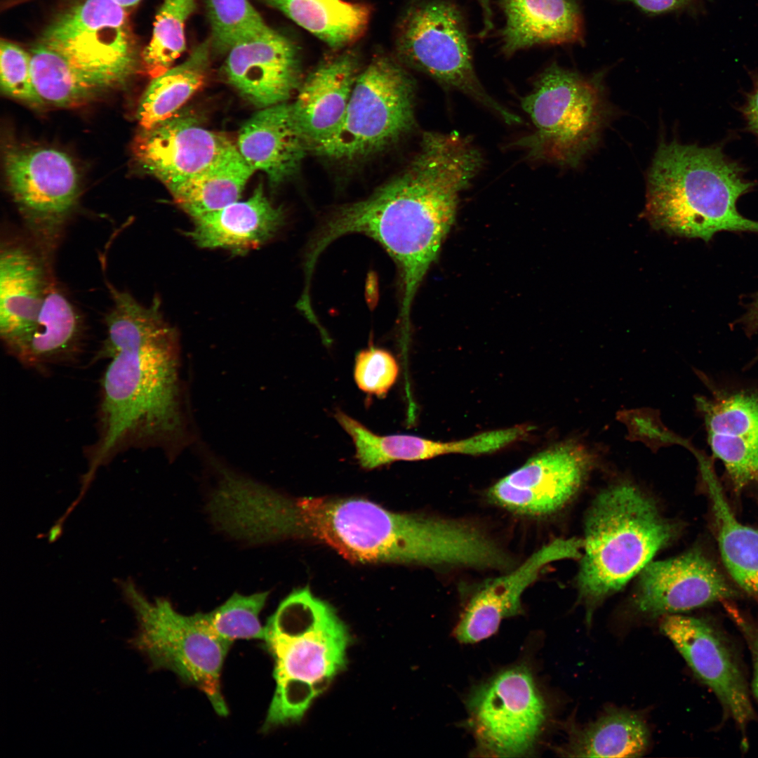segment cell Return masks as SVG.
Segmentation results:
<instances>
[{
	"label": "cell",
	"instance_id": "obj_1",
	"mask_svg": "<svg viewBox=\"0 0 758 758\" xmlns=\"http://www.w3.org/2000/svg\"><path fill=\"white\" fill-rule=\"evenodd\" d=\"M482 165V154L470 138L424 133L419 150L400 174L322 221L309 241L305 262L315 267L328 246L348 234L378 242L399 272V316L402 336L408 338L418 289L454 223L460 193Z\"/></svg>",
	"mask_w": 758,
	"mask_h": 758
},
{
	"label": "cell",
	"instance_id": "obj_2",
	"mask_svg": "<svg viewBox=\"0 0 758 758\" xmlns=\"http://www.w3.org/2000/svg\"><path fill=\"white\" fill-rule=\"evenodd\" d=\"M110 294L112 308L96 357L108 364L100 380L97 438L86 450L88 484L117 455L164 446L180 427L176 338L159 302L145 307L115 288Z\"/></svg>",
	"mask_w": 758,
	"mask_h": 758
},
{
	"label": "cell",
	"instance_id": "obj_3",
	"mask_svg": "<svg viewBox=\"0 0 758 758\" xmlns=\"http://www.w3.org/2000/svg\"><path fill=\"white\" fill-rule=\"evenodd\" d=\"M286 538L307 537L345 558L479 569L490 554L488 535L471 524L390 512L361 498H289Z\"/></svg>",
	"mask_w": 758,
	"mask_h": 758
},
{
	"label": "cell",
	"instance_id": "obj_4",
	"mask_svg": "<svg viewBox=\"0 0 758 758\" xmlns=\"http://www.w3.org/2000/svg\"><path fill=\"white\" fill-rule=\"evenodd\" d=\"M753 184L719 147L660 145L649 174L645 214L658 229L709 241L719 232L758 233L738 199Z\"/></svg>",
	"mask_w": 758,
	"mask_h": 758
},
{
	"label": "cell",
	"instance_id": "obj_5",
	"mask_svg": "<svg viewBox=\"0 0 758 758\" xmlns=\"http://www.w3.org/2000/svg\"><path fill=\"white\" fill-rule=\"evenodd\" d=\"M584 554L577 578L579 594L591 609L641 572L675 537V524L627 483L602 491L585 520Z\"/></svg>",
	"mask_w": 758,
	"mask_h": 758
},
{
	"label": "cell",
	"instance_id": "obj_6",
	"mask_svg": "<svg viewBox=\"0 0 758 758\" xmlns=\"http://www.w3.org/2000/svg\"><path fill=\"white\" fill-rule=\"evenodd\" d=\"M533 131L517 147L528 159L575 167L598 141L606 118L601 85L553 65L522 98Z\"/></svg>",
	"mask_w": 758,
	"mask_h": 758
},
{
	"label": "cell",
	"instance_id": "obj_7",
	"mask_svg": "<svg viewBox=\"0 0 758 758\" xmlns=\"http://www.w3.org/2000/svg\"><path fill=\"white\" fill-rule=\"evenodd\" d=\"M121 588L138 622L130 645L146 657L152 670L173 672L202 691L219 715L226 716L220 675L231 644L208 630L199 613L182 615L164 598L151 603L130 582Z\"/></svg>",
	"mask_w": 758,
	"mask_h": 758
},
{
	"label": "cell",
	"instance_id": "obj_8",
	"mask_svg": "<svg viewBox=\"0 0 758 758\" xmlns=\"http://www.w3.org/2000/svg\"><path fill=\"white\" fill-rule=\"evenodd\" d=\"M414 82L387 56L375 57L358 74L338 128L311 149L340 161L359 160L399 140L414 126Z\"/></svg>",
	"mask_w": 758,
	"mask_h": 758
},
{
	"label": "cell",
	"instance_id": "obj_9",
	"mask_svg": "<svg viewBox=\"0 0 758 758\" xmlns=\"http://www.w3.org/2000/svg\"><path fill=\"white\" fill-rule=\"evenodd\" d=\"M397 46L406 63L470 96L507 124L521 123L479 82L463 19L451 2L432 0L411 9L399 29Z\"/></svg>",
	"mask_w": 758,
	"mask_h": 758
},
{
	"label": "cell",
	"instance_id": "obj_10",
	"mask_svg": "<svg viewBox=\"0 0 758 758\" xmlns=\"http://www.w3.org/2000/svg\"><path fill=\"white\" fill-rule=\"evenodd\" d=\"M8 192L40 248L53 249L80 192L72 158L54 147L11 142L4 151Z\"/></svg>",
	"mask_w": 758,
	"mask_h": 758
},
{
	"label": "cell",
	"instance_id": "obj_11",
	"mask_svg": "<svg viewBox=\"0 0 758 758\" xmlns=\"http://www.w3.org/2000/svg\"><path fill=\"white\" fill-rule=\"evenodd\" d=\"M41 42L109 88L135 70L136 56L124 8L114 0H83L60 13Z\"/></svg>",
	"mask_w": 758,
	"mask_h": 758
},
{
	"label": "cell",
	"instance_id": "obj_12",
	"mask_svg": "<svg viewBox=\"0 0 758 758\" xmlns=\"http://www.w3.org/2000/svg\"><path fill=\"white\" fill-rule=\"evenodd\" d=\"M466 705L477 752L486 756L531 752L546 719L545 701L524 665L505 669L477 686Z\"/></svg>",
	"mask_w": 758,
	"mask_h": 758
},
{
	"label": "cell",
	"instance_id": "obj_13",
	"mask_svg": "<svg viewBox=\"0 0 758 758\" xmlns=\"http://www.w3.org/2000/svg\"><path fill=\"white\" fill-rule=\"evenodd\" d=\"M581 440L554 444L493 484L488 492L497 505L516 514L545 516L563 507L578 492L596 462Z\"/></svg>",
	"mask_w": 758,
	"mask_h": 758
},
{
	"label": "cell",
	"instance_id": "obj_14",
	"mask_svg": "<svg viewBox=\"0 0 758 758\" xmlns=\"http://www.w3.org/2000/svg\"><path fill=\"white\" fill-rule=\"evenodd\" d=\"M660 628L725 712L745 730L755 712L740 662L724 634L705 620L677 613L665 615Z\"/></svg>",
	"mask_w": 758,
	"mask_h": 758
},
{
	"label": "cell",
	"instance_id": "obj_15",
	"mask_svg": "<svg viewBox=\"0 0 758 758\" xmlns=\"http://www.w3.org/2000/svg\"><path fill=\"white\" fill-rule=\"evenodd\" d=\"M736 595L714 564L694 548L641 571L633 596L635 609L656 616L699 608Z\"/></svg>",
	"mask_w": 758,
	"mask_h": 758
},
{
	"label": "cell",
	"instance_id": "obj_16",
	"mask_svg": "<svg viewBox=\"0 0 758 758\" xmlns=\"http://www.w3.org/2000/svg\"><path fill=\"white\" fill-rule=\"evenodd\" d=\"M233 143L202 126L191 115L176 113L142 129L134 143L135 157L147 172L172 191L214 162Z\"/></svg>",
	"mask_w": 758,
	"mask_h": 758
},
{
	"label": "cell",
	"instance_id": "obj_17",
	"mask_svg": "<svg viewBox=\"0 0 758 758\" xmlns=\"http://www.w3.org/2000/svg\"><path fill=\"white\" fill-rule=\"evenodd\" d=\"M226 54L223 66L226 79L244 98L261 109L286 102L299 85L298 47L270 27L239 41Z\"/></svg>",
	"mask_w": 758,
	"mask_h": 758
},
{
	"label": "cell",
	"instance_id": "obj_18",
	"mask_svg": "<svg viewBox=\"0 0 758 758\" xmlns=\"http://www.w3.org/2000/svg\"><path fill=\"white\" fill-rule=\"evenodd\" d=\"M583 539H555L533 552L520 566L479 590L468 602L454 634L463 644H474L493 635L501 621L521 612L525 590L549 564L581 557Z\"/></svg>",
	"mask_w": 758,
	"mask_h": 758
},
{
	"label": "cell",
	"instance_id": "obj_19",
	"mask_svg": "<svg viewBox=\"0 0 758 758\" xmlns=\"http://www.w3.org/2000/svg\"><path fill=\"white\" fill-rule=\"evenodd\" d=\"M714 455L736 491L758 481V396L751 393L698 399Z\"/></svg>",
	"mask_w": 758,
	"mask_h": 758
},
{
	"label": "cell",
	"instance_id": "obj_20",
	"mask_svg": "<svg viewBox=\"0 0 758 758\" xmlns=\"http://www.w3.org/2000/svg\"><path fill=\"white\" fill-rule=\"evenodd\" d=\"M39 255L20 243L6 242L0 254V334L14 357L36 321L49 285Z\"/></svg>",
	"mask_w": 758,
	"mask_h": 758
},
{
	"label": "cell",
	"instance_id": "obj_21",
	"mask_svg": "<svg viewBox=\"0 0 758 758\" xmlns=\"http://www.w3.org/2000/svg\"><path fill=\"white\" fill-rule=\"evenodd\" d=\"M265 647L272 656L275 682L300 679L312 683L321 693L345 668L350 641L339 618L325 627L307 633L265 629Z\"/></svg>",
	"mask_w": 758,
	"mask_h": 758
},
{
	"label": "cell",
	"instance_id": "obj_22",
	"mask_svg": "<svg viewBox=\"0 0 758 758\" xmlns=\"http://www.w3.org/2000/svg\"><path fill=\"white\" fill-rule=\"evenodd\" d=\"M358 70V56L347 51L319 63L304 81L291 107L296 126L310 149L340 126Z\"/></svg>",
	"mask_w": 758,
	"mask_h": 758
},
{
	"label": "cell",
	"instance_id": "obj_23",
	"mask_svg": "<svg viewBox=\"0 0 758 758\" xmlns=\"http://www.w3.org/2000/svg\"><path fill=\"white\" fill-rule=\"evenodd\" d=\"M237 147L254 169L279 185L296 172L309 146L295 122L291 104L262 108L241 128Z\"/></svg>",
	"mask_w": 758,
	"mask_h": 758
},
{
	"label": "cell",
	"instance_id": "obj_24",
	"mask_svg": "<svg viewBox=\"0 0 758 758\" xmlns=\"http://www.w3.org/2000/svg\"><path fill=\"white\" fill-rule=\"evenodd\" d=\"M193 220L189 236L197 245L243 253L270 240L282 225L284 215L281 208L270 202L260 184L248 199L237 201Z\"/></svg>",
	"mask_w": 758,
	"mask_h": 758
},
{
	"label": "cell",
	"instance_id": "obj_25",
	"mask_svg": "<svg viewBox=\"0 0 758 758\" xmlns=\"http://www.w3.org/2000/svg\"><path fill=\"white\" fill-rule=\"evenodd\" d=\"M505 16L502 49L510 55L538 44H560L583 39L582 20L571 0H500Z\"/></svg>",
	"mask_w": 758,
	"mask_h": 758
},
{
	"label": "cell",
	"instance_id": "obj_26",
	"mask_svg": "<svg viewBox=\"0 0 758 758\" xmlns=\"http://www.w3.org/2000/svg\"><path fill=\"white\" fill-rule=\"evenodd\" d=\"M82 335L79 316L67 297L49 283L34 325L15 357L22 365L44 370L72 361Z\"/></svg>",
	"mask_w": 758,
	"mask_h": 758
},
{
	"label": "cell",
	"instance_id": "obj_27",
	"mask_svg": "<svg viewBox=\"0 0 758 758\" xmlns=\"http://www.w3.org/2000/svg\"><path fill=\"white\" fill-rule=\"evenodd\" d=\"M700 468L712 502L723 561L738 585L758 598V529L737 520L708 463L700 462Z\"/></svg>",
	"mask_w": 758,
	"mask_h": 758
},
{
	"label": "cell",
	"instance_id": "obj_28",
	"mask_svg": "<svg viewBox=\"0 0 758 758\" xmlns=\"http://www.w3.org/2000/svg\"><path fill=\"white\" fill-rule=\"evenodd\" d=\"M335 49L357 40L369 22L368 6L345 0H260Z\"/></svg>",
	"mask_w": 758,
	"mask_h": 758
},
{
	"label": "cell",
	"instance_id": "obj_29",
	"mask_svg": "<svg viewBox=\"0 0 758 758\" xmlns=\"http://www.w3.org/2000/svg\"><path fill=\"white\" fill-rule=\"evenodd\" d=\"M254 171L233 144L204 171L170 192L193 218L238 201Z\"/></svg>",
	"mask_w": 758,
	"mask_h": 758
},
{
	"label": "cell",
	"instance_id": "obj_30",
	"mask_svg": "<svg viewBox=\"0 0 758 758\" xmlns=\"http://www.w3.org/2000/svg\"><path fill=\"white\" fill-rule=\"evenodd\" d=\"M210 38L194 48L185 60L152 78L138 105L136 118L142 129L173 117L204 84L209 67Z\"/></svg>",
	"mask_w": 758,
	"mask_h": 758
},
{
	"label": "cell",
	"instance_id": "obj_31",
	"mask_svg": "<svg viewBox=\"0 0 758 758\" xmlns=\"http://www.w3.org/2000/svg\"><path fill=\"white\" fill-rule=\"evenodd\" d=\"M29 53L33 81L46 105L61 108L79 107L109 89L41 41Z\"/></svg>",
	"mask_w": 758,
	"mask_h": 758
},
{
	"label": "cell",
	"instance_id": "obj_32",
	"mask_svg": "<svg viewBox=\"0 0 758 758\" xmlns=\"http://www.w3.org/2000/svg\"><path fill=\"white\" fill-rule=\"evenodd\" d=\"M644 724L625 712L607 714L576 736L567 751L575 757H636L648 745Z\"/></svg>",
	"mask_w": 758,
	"mask_h": 758
},
{
	"label": "cell",
	"instance_id": "obj_33",
	"mask_svg": "<svg viewBox=\"0 0 758 758\" xmlns=\"http://www.w3.org/2000/svg\"><path fill=\"white\" fill-rule=\"evenodd\" d=\"M334 415L351 437L355 458L364 469H374L397 460H425V438L408 434L380 436L340 410Z\"/></svg>",
	"mask_w": 758,
	"mask_h": 758
},
{
	"label": "cell",
	"instance_id": "obj_34",
	"mask_svg": "<svg viewBox=\"0 0 758 758\" xmlns=\"http://www.w3.org/2000/svg\"><path fill=\"white\" fill-rule=\"evenodd\" d=\"M196 6L197 0H163L151 40L142 52L144 67L152 79L171 68L185 51V24Z\"/></svg>",
	"mask_w": 758,
	"mask_h": 758
},
{
	"label": "cell",
	"instance_id": "obj_35",
	"mask_svg": "<svg viewBox=\"0 0 758 758\" xmlns=\"http://www.w3.org/2000/svg\"><path fill=\"white\" fill-rule=\"evenodd\" d=\"M268 594L269 592L251 595L235 592L213 611L199 615L208 630L231 644L239 639H263L265 628L260 622L259 614Z\"/></svg>",
	"mask_w": 758,
	"mask_h": 758
},
{
	"label": "cell",
	"instance_id": "obj_36",
	"mask_svg": "<svg viewBox=\"0 0 758 758\" xmlns=\"http://www.w3.org/2000/svg\"><path fill=\"white\" fill-rule=\"evenodd\" d=\"M212 50L226 54L239 41L268 26L248 0H206Z\"/></svg>",
	"mask_w": 758,
	"mask_h": 758
},
{
	"label": "cell",
	"instance_id": "obj_37",
	"mask_svg": "<svg viewBox=\"0 0 758 758\" xmlns=\"http://www.w3.org/2000/svg\"><path fill=\"white\" fill-rule=\"evenodd\" d=\"M1 91L34 109L46 105L35 87L31 69V55L18 45L1 40L0 48Z\"/></svg>",
	"mask_w": 758,
	"mask_h": 758
},
{
	"label": "cell",
	"instance_id": "obj_38",
	"mask_svg": "<svg viewBox=\"0 0 758 758\" xmlns=\"http://www.w3.org/2000/svg\"><path fill=\"white\" fill-rule=\"evenodd\" d=\"M319 693L314 684L306 681L286 679L277 681L262 731L299 722Z\"/></svg>",
	"mask_w": 758,
	"mask_h": 758
},
{
	"label": "cell",
	"instance_id": "obj_39",
	"mask_svg": "<svg viewBox=\"0 0 758 758\" xmlns=\"http://www.w3.org/2000/svg\"><path fill=\"white\" fill-rule=\"evenodd\" d=\"M399 366L387 350L371 346L357 353L354 378L363 392L378 397H385L397 380Z\"/></svg>",
	"mask_w": 758,
	"mask_h": 758
},
{
	"label": "cell",
	"instance_id": "obj_40",
	"mask_svg": "<svg viewBox=\"0 0 758 758\" xmlns=\"http://www.w3.org/2000/svg\"><path fill=\"white\" fill-rule=\"evenodd\" d=\"M622 416L628 426L630 432L639 440L651 444L654 442L661 445L670 442L673 439L670 434L658 424L656 417L652 416L646 411H630Z\"/></svg>",
	"mask_w": 758,
	"mask_h": 758
},
{
	"label": "cell",
	"instance_id": "obj_41",
	"mask_svg": "<svg viewBox=\"0 0 758 758\" xmlns=\"http://www.w3.org/2000/svg\"><path fill=\"white\" fill-rule=\"evenodd\" d=\"M728 612L749 649L752 663V691L758 701V624L745 618L730 606H728Z\"/></svg>",
	"mask_w": 758,
	"mask_h": 758
},
{
	"label": "cell",
	"instance_id": "obj_42",
	"mask_svg": "<svg viewBox=\"0 0 758 758\" xmlns=\"http://www.w3.org/2000/svg\"><path fill=\"white\" fill-rule=\"evenodd\" d=\"M642 9L653 13L674 9L687 0H630Z\"/></svg>",
	"mask_w": 758,
	"mask_h": 758
},
{
	"label": "cell",
	"instance_id": "obj_43",
	"mask_svg": "<svg viewBox=\"0 0 758 758\" xmlns=\"http://www.w3.org/2000/svg\"><path fill=\"white\" fill-rule=\"evenodd\" d=\"M744 114L750 128L758 135V82L748 96Z\"/></svg>",
	"mask_w": 758,
	"mask_h": 758
},
{
	"label": "cell",
	"instance_id": "obj_44",
	"mask_svg": "<svg viewBox=\"0 0 758 758\" xmlns=\"http://www.w3.org/2000/svg\"><path fill=\"white\" fill-rule=\"evenodd\" d=\"M750 326L758 329V295L753 302L747 316Z\"/></svg>",
	"mask_w": 758,
	"mask_h": 758
},
{
	"label": "cell",
	"instance_id": "obj_45",
	"mask_svg": "<svg viewBox=\"0 0 758 758\" xmlns=\"http://www.w3.org/2000/svg\"><path fill=\"white\" fill-rule=\"evenodd\" d=\"M124 8L135 6L140 0H114Z\"/></svg>",
	"mask_w": 758,
	"mask_h": 758
},
{
	"label": "cell",
	"instance_id": "obj_46",
	"mask_svg": "<svg viewBox=\"0 0 758 758\" xmlns=\"http://www.w3.org/2000/svg\"><path fill=\"white\" fill-rule=\"evenodd\" d=\"M478 1H479V3L481 4V5L482 6V7L484 8V14H485L486 17H489L490 14H491V11H490V9H489L488 0H478Z\"/></svg>",
	"mask_w": 758,
	"mask_h": 758
}]
</instances>
